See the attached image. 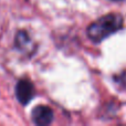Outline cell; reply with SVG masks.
I'll list each match as a JSON object with an SVG mask.
<instances>
[{"label":"cell","mask_w":126,"mask_h":126,"mask_svg":"<svg viewBox=\"0 0 126 126\" xmlns=\"http://www.w3.org/2000/svg\"><path fill=\"white\" fill-rule=\"evenodd\" d=\"M123 27V18L117 13L103 16L87 28V35L94 42H101L113 33L117 32Z\"/></svg>","instance_id":"6da1fadb"},{"label":"cell","mask_w":126,"mask_h":126,"mask_svg":"<svg viewBox=\"0 0 126 126\" xmlns=\"http://www.w3.org/2000/svg\"><path fill=\"white\" fill-rule=\"evenodd\" d=\"M16 94H17V98L21 104L26 105L31 101L34 91H33V85L30 81L22 79L18 82L17 87H16Z\"/></svg>","instance_id":"7a4b0ae2"},{"label":"cell","mask_w":126,"mask_h":126,"mask_svg":"<svg viewBox=\"0 0 126 126\" xmlns=\"http://www.w3.org/2000/svg\"><path fill=\"white\" fill-rule=\"evenodd\" d=\"M32 120L37 125H49L53 121V111L47 105H39L33 110Z\"/></svg>","instance_id":"3957f363"},{"label":"cell","mask_w":126,"mask_h":126,"mask_svg":"<svg viewBox=\"0 0 126 126\" xmlns=\"http://www.w3.org/2000/svg\"><path fill=\"white\" fill-rule=\"evenodd\" d=\"M115 1H117V0H115Z\"/></svg>","instance_id":"277c9868"}]
</instances>
